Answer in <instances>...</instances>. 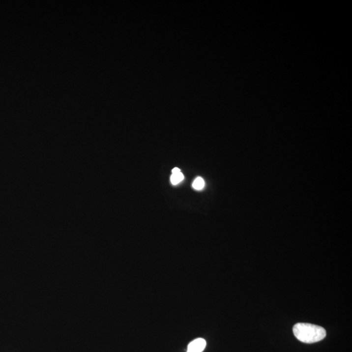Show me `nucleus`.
Here are the masks:
<instances>
[{
	"instance_id": "5",
	"label": "nucleus",
	"mask_w": 352,
	"mask_h": 352,
	"mask_svg": "<svg viewBox=\"0 0 352 352\" xmlns=\"http://www.w3.org/2000/svg\"><path fill=\"white\" fill-rule=\"evenodd\" d=\"M179 173H181V171H180L179 169H178V168H175L173 170V175H175V174H177Z\"/></svg>"
},
{
	"instance_id": "1",
	"label": "nucleus",
	"mask_w": 352,
	"mask_h": 352,
	"mask_svg": "<svg viewBox=\"0 0 352 352\" xmlns=\"http://www.w3.org/2000/svg\"><path fill=\"white\" fill-rule=\"evenodd\" d=\"M295 337L302 343H318L326 337V331L321 326L309 323H297L293 327Z\"/></svg>"
},
{
	"instance_id": "3",
	"label": "nucleus",
	"mask_w": 352,
	"mask_h": 352,
	"mask_svg": "<svg viewBox=\"0 0 352 352\" xmlns=\"http://www.w3.org/2000/svg\"><path fill=\"white\" fill-rule=\"evenodd\" d=\"M205 183L203 178L201 177H197V179L194 181L193 183V187L194 189L200 191L205 187Z\"/></svg>"
},
{
	"instance_id": "2",
	"label": "nucleus",
	"mask_w": 352,
	"mask_h": 352,
	"mask_svg": "<svg viewBox=\"0 0 352 352\" xmlns=\"http://www.w3.org/2000/svg\"><path fill=\"white\" fill-rule=\"evenodd\" d=\"M206 347V341L202 338L194 340L188 346L187 352H203Z\"/></svg>"
},
{
	"instance_id": "4",
	"label": "nucleus",
	"mask_w": 352,
	"mask_h": 352,
	"mask_svg": "<svg viewBox=\"0 0 352 352\" xmlns=\"http://www.w3.org/2000/svg\"><path fill=\"white\" fill-rule=\"evenodd\" d=\"M183 175L181 173L175 174V175L171 176V183H173L174 185H177V184L179 183V182H181L182 180L183 179Z\"/></svg>"
}]
</instances>
